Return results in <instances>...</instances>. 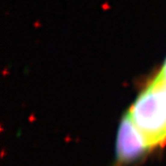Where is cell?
<instances>
[{"label": "cell", "instance_id": "obj_1", "mask_svg": "<svg viewBox=\"0 0 166 166\" xmlns=\"http://www.w3.org/2000/svg\"><path fill=\"white\" fill-rule=\"evenodd\" d=\"M150 149L166 143V78L160 72L128 110Z\"/></svg>", "mask_w": 166, "mask_h": 166}, {"label": "cell", "instance_id": "obj_2", "mask_svg": "<svg viewBox=\"0 0 166 166\" xmlns=\"http://www.w3.org/2000/svg\"><path fill=\"white\" fill-rule=\"evenodd\" d=\"M150 150L145 138L134 124L129 113L124 114L116 137V160L118 165L136 162Z\"/></svg>", "mask_w": 166, "mask_h": 166}, {"label": "cell", "instance_id": "obj_3", "mask_svg": "<svg viewBox=\"0 0 166 166\" xmlns=\"http://www.w3.org/2000/svg\"><path fill=\"white\" fill-rule=\"evenodd\" d=\"M165 78H166V77H165Z\"/></svg>", "mask_w": 166, "mask_h": 166}]
</instances>
